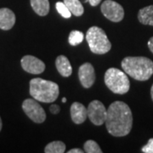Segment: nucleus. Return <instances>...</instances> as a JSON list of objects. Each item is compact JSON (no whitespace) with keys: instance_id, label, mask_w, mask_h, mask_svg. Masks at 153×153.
I'll return each mask as SVG.
<instances>
[{"instance_id":"1","label":"nucleus","mask_w":153,"mask_h":153,"mask_svg":"<svg viewBox=\"0 0 153 153\" xmlns=\"http://www.w3.org/2000/svg\"><path fill=\"white\" fill-rule=\"evenodd\" d=\"M105 126L110 134L115 137L128 135L133 126L131 109L123 101H115L107 109Z\"/></svg>"},{"instance_id":"2","label":"nucleus","mask_w":153,"mask_h":153,"mask_svg":"<svg viewBox=\"0 0 153 153\" xmlns=\"http://www.w3.org/2000/svg\"><path fill=\"white\" fill-rule=\"evenodd\" d=\"M126 74L137 81H146L153 75V61L144 56H128L121 62Z\"/></svg>"},{"instance_id":"3","label":"nucleus","mask_w":153,"mask_h":153,"mask_svg":"<svg viewBox=\"0 0 153 153\" xmlns=\"http://www.w3.org/2000/svg\"><path fill=\"white\" fill-rule=\"evenodd\" d=\"M29 91L33 99L44 103L54 102L60 94L59 85L57 83L40 77L33 78L30 81Z\"/></svg>"},{"instance_id":"4","label":"nucleus","mask_w":153,"mask_h":153,"mask_svg":"<svg viewBox=\"0 0 153 153\" xmlns=\"http://www.w3.org/2000/svg\"><path fill=\"white\" fill-rule=\"evenodd\" d=\"M105 83L111 92L117 94L128 93L130 88V82L125 71L111 67L105 73Z\"/></svg>"},{"instance_id":"5","label":"nucleus","mask_w":153,"mask_h":153,"mask_svg":"<svg viewBox=\"0 0 153 153\" xmlns=\"http://www.w3.org/2000/svg\"><path fill=\"white\" fill-rule=\"evenodd\" d=\"M86 39L91 52L96 55H104L108 53L111 44L103 29L98 27H92L87 31Z\"/></svg>"},{"instance_id":"6","label":"nucleus","mask_w":153,"mask_h":153,"mask_svg":"<svg viewBox=\"0 0 153 153\" xmlns=\"http://www.w3.org/2000/svg\"><path fill=\"white\" fill-rule=\"evenodd\" d=\"M22 109L28 117L36 123H42L46 119V113L37 100L27 99L22 103Z\"/></svg>"},{"instance_id":"7","label":"nucleus","mask_w":153,"mask_h":153,"mask_svg":"<svg viewBox=\"0 0 153 153\" xmlns=\"http://www.w3.org/2000/svg\"><path fill=\"white\" fill-rule=\"evenodd\" d=\"M107 109L104 104L97 100L91 101L88 106V117L91 123L96 126L102 125L105 123Z\"/></svg>"},{"instance_id":"8","label":"nucleus","mask_w":153,"mask_h":153,"mask_svg":"<svg viewBox=\"0 0 153 153\" xmlns=\"http://www.w3.org/2000/svg\"><path fill=\"white\" fill-rule=\"evenodd\" d=\"M100 10L105 18L113 22H121L124 17L123 8L113 0H105L102 3Z\"/></svg>"},{"instance_id":"9","label":"nucleus","mask_w":153,"mask_h":153,"mask_svg":"<svg viewBox=\"0 0 153 153\" xmlns=\"http://www.w3.org/2000/svg\"><path fill=\"white\" fill-rule=\"evenodd\" d=\"M21 64L23 70L31 74H40L45 70V64L33 55H25L22 57Z\"/></svg>"},{"instance_id":"10","label":"nucleus","mask_w":153,"mask_h":153,"mask_svg":"<svg viewBox=\"0 0 153 153\" xmlns=\"http://www.w3.org/2000/svg\"><path fill=\"white\" fill-rule=\"evenodd\" d=\"M78 77L82 86L84 88L92 87L95 81V71L92 64L86 62L79 67Z\"/></svg>"},{"instance_id":"11","label":"nucleus","mask_w":153,"mask_h":153,"mask_svg":"<svg viewBox=\"0 0 153 153\" xmlns=\"http://www.w3.org/2000/svg\"><path fill=\"white\" fill-rule=\"evenodd\" d=\"M71 117L76 124H82L88 117V109L80 102H74L71 105Z\"/></svg>"},{"instance_id":"12","label":"nucleus","mask_w":153,"mask_h":153,"mask_svg":"<svg viewBox=\"0 0 153 153\" xmlns=\"http://www.w3.org/2000/svg\"><path fill=\"white\" fill-rule=\"evenodd\" d=\"M16 16L14 12L8 8L0 9V29L8 31L14 27Z\"/></svg>"},{"instance_id":"13","label":"nucleus","mask_w":153,"mask_h":153,"mask_svg":"<svg viewBox=\"0 0 153 153\" xmlns=\"http://www.w3.org/2000/svg\"><path fill=\"white\" fill-rule=\"evenodd\" d=\"M55 66L61 76L68 77L71 75L72 67L67 57L65 55H59L55 60Z\"/></svg>"},{"instance_id":"14","label":"nucleus","mask_w":153,"mask_h":153,"mask_svg":"<svg viewBox=\"0 0 153 153\" xmlns=\"http://www.w3.org/2000/svg\"><path fill=\"white\" fill-rule=\"evenodd\" d=\"M138 20L143 25L153 26V5L140 9L138 13Z\"/></svg>"},{"instance_id":"15","label":"nucleus","mask_w":153,"mask_h":153,"mask_svg":"<svg viewBox=\"0 0 153 153\" xmlns=\"http://www.w3.org/2000/svg\"><path fill=\"white\" fill-rule=\"evenodd\" d=\"M31 6L36 14L40 16H45L49 12V0H30Z\"/></svg>"},{"instance_id":"16","label":"nucleus","mask_w":153,"mask_h":153,"mask_svg":"<svg viewBox=\"0 0 153 153\" xmlns=\"http://www.w3.org/2000/svg\"><path fill=\"white\" fill-rule=\"evenodd\" d=\"M63 2L71 11V15H74L75 16H81L83 14L84 9L79 0H64Z\"/></svg>"},{"instance_id":"17","label":"nucleus","mask_w":153,"mask_h":153,"mask_svg":"<svg viewBox=\"0 0 153 153\" xmlns=\"http://www.w3.org/2000/svg\"><path fill=\"white\" fill-rule=\"evenodd\" d=\"M66 152V144L60 140H55L49 143L45 148V153H63Z\"/></svg>"},{"instance_id":"18","label":"nucleus","mask_w":153,"mask_h":153,"mask_svg":"<svg viewBox=\"0 0 153 153\" xmlns=\"http://www.w3.org/2000/svg\"><path fill=\"white\" fill-rule=\"evenodd\" d=\"M83 38H84V35L82 32L74 30V31H71L69 34L68 42L71 46H76L82 43Z\"/></svg>"},{"instance_id":"19","label":"nucleus","mask_w":153,"mask_h":153,"mask_svg":"<svg viewBox=\"0 0 153 153\" xmlns=\"http://www.w3.org/2000/svg\"><path fill=\"white\" fill-rule=\"evenodd\" d=\"M84 152L86 153H102V150L94 140H87L83 145Z\"/></svg>"},{"instance_id":"20","label":"nucleus","mask_w":153,"mask_h":153,"mask_svg":"<svg viewBox=\"0 0 153 153\" xmlns=\"http://www.w3.org/2000/svg\"><path fill=\"white\" fill-rule=\"evenodd\" d=\"M55 8H56V10L58 11V13L63 18H66V19L71 18V11L69 10V9L66 7V4H64V2H57L55 4Z\"/></svg>"},{"instance_id":"21","label":"nucleus","mask_w":153,"mask_h":153,"mask_svg":"<svg viewBox=\"0 0 153 153\" xmlns=\"http://www.w3.org/2000/svg\"><path fill=\"white\" fill-rule=\"evenodd\" d=\"M141 151L145 153H153V138L148 140L147 144L141 148Z\"/></svg>"},{"instance_id":"22","label":"nucleus","mask_w":153,"mask_h":153,"mask_svg":"<svg viewBox=\"0 0 153 153\" xmlns=\"http://www.w3.org/2000/svg\"><path fill=\"white\" fill-rule=\"evenodd\" d=\"M49 111H50V112L52 113V114L56 115L58 114L59 112H60V106L56 104H53L50 105V107H49Z\"/></svg>"},{"instance_id":"23","label":"nucleus","mask_w":153,"mask_h":153,"mask_svg":"<svg viewBox=\"0 0 153 153\" xmlns=\"http://www.w3.org/2000/svg\"><path fill=\"white\" fill-rule=\"evenodd\" d=\"M100 2H101V0H88V3L90 4V5L93 6V7L98 5Z\"/></svg>"},{"instance_id":"24","label":"nucleus","mask_w":153,"mask_h":153,"mask_svg":"<svg viewBox=\"0 0 153 153\" xmlns=\"http://www.w3.org/2000/svg\"><path fill=\"white\" fill-rule=\"evenodd\" d=\"M148 47H149V49L151 50V52L153 54V37L149 39L148 41Z\"/></svg>"},{"instance_id":"25","label":"nucleus","mask_w":153,"mask_h":153,"mask_svg":"<svg viewBox=\"0 0 153 153\" xmlns=\"http://www.w3.org/2000/svg\"><path fill=\"white\" fill-rule=\"evenodd\" d=\"M84 151H82L81 149H78V148H74V149H71L70 151H68V153H83Z\"/></svg>"},{"instance_id":"26","label":"nucleus","mask_w":153,"mask_h":153,"mask_svg":"<svg viewBox=\"0 0 153 153\" xmlns=\"http://www.w3.org/2000/svg\"><path fill=\"white\" fill-rule=\"evenodd\" d=\"M151 95H152V99L153 100V84L152 86V88H151Z\"/></svg>"},{"instance_id":"27","label":"nucleus","mask_w":153,"mask_h":153,"mask_svg":"<svg viewBox=\"0 0 153 153\" xmlns=\"http://www.w3.org/2000/svg\"><path fill=\"white\" fill-rule=\"evenodd\" d=\"M2 127H3V123H2V119H1V117H0V131H1V129H2Z\"/></svg>"},{"instance_id":"28","label":"nucleus","mask_w":153,"mask_h":153,"mask_svg":"<svg viewBox=\"0 0 153 153\" xmlns=\"http://www.w3.org/2000/svg\"><path fill=\"white\" fill-rule=\"evenodd\" d=\"M62 102H63V103H66V98H62Z\"/></svg>"}]
</instances>
